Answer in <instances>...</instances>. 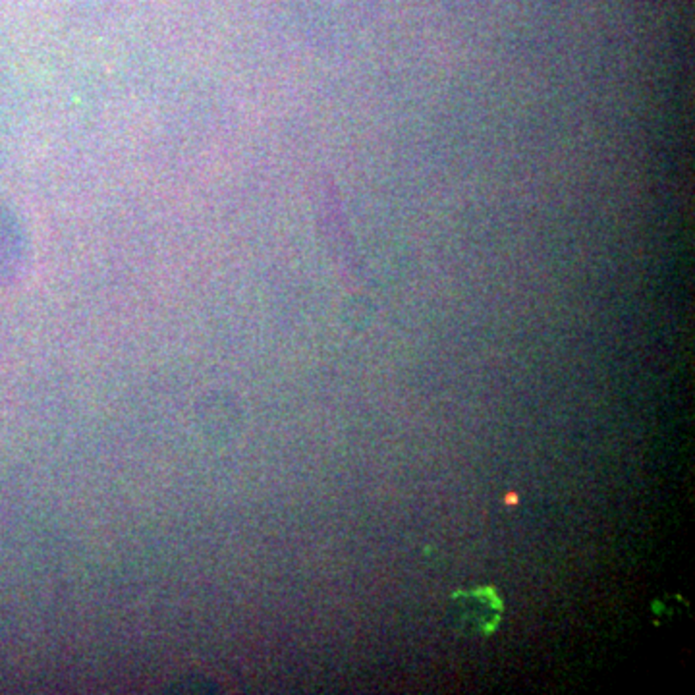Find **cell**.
Masks as SVG:
<instances>
[{
    "label": "cell",
    "instance_id": "cell-1",
    "mask_svg": "<svg viewBox=\"0 0 695 695\" xmlns=\"http://www.w3.org/2000/svg\"><path fill=\"white\" fill-rule=\"evenodd\" d=\"M448 618L464 636H490L502 618V599L492 588L458 591L452 595Z\"/></svg>",
    "mask_w": 695,
    "mask_h": 695
}]
</instances>
